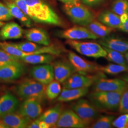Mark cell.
<instances>
[{"mask_svg": "<svg viewBox=\"0 0 128 128\" xmlns=\"http://www.w3.org/2000/svg\"><path fill=\"white\" fill-rule=\"evenodd\" d=\"M104 0H82L83 4L89 6H93L100 4Z\"/></svg>", "mask_w": 128, "mask_h": 128, "instance_id": "38", "label": "cell"}, {"mask_svg": "<svg viewBox=\"0 0 128 128\" xmlns=\"http://www.w3.org/2000/svg\"><path fill=\"white\" fill-rule=\"evenodd\" d=\"M21 61L0 67V79L10 81L17 79L25 73L26 68Z\"/></svg>", "mask_w": 128, "mask_h": 128, "instance_id": "14", "label": "cell"}, {"mask_svg": "<svg viewBox=\"0 0 128 128\" xmlns=\"http://www.w3.org/2000/svg\"><path fill=\"white\" fill-rule=\"evenodd\" d=\"M15 3L18 6L23 13L26 14L32 20L37 22V16L32 9L28 6L24 0H14Z\"/></svg>", "mask_w": 128, "mask_h": 128, "instance_id": "32", "label": "cell"}, {"mask_svg": "<svg viewBox=\"0 0 128 128\" xmlns=\"http://www.w3.org/2000/svg\"><path fill=\"white\" fill-rule=\"evenodd\" d=\"M0 121L8 128H26L32 122L18 112H14L0 117Z\"/></svg>", "mask_w": 128, "mask_h": 128, "instance_id": "16", "label": "cell"}, {"mask_svg": "<svg viewBox=\"0 0 128 128\" xmlns=\"http://www.w3.org/2000/svg\"><path fill=\"white\" fill-rule=\"evenodd\" d=\"M40 122V120L38 118L34 120H33V121H32L30 122V123L28 125L27 128H40V127H39Z\"/></svg>", "mask_w": 128, "mask_h": 128, "instance_id": "39", "label": "cell"}, {"mask_svg": "<svg viewBox=\"0 0 128 128\" xmlns=\"http://www.w3.org/2000/svg\"><path fill=\"white\" fill-rule=\"evenodd\" d=\"M46 86L35 80H23L15 88L17 96L23 100L34 98L42 102L46 99Z\"/></svg>", "mask_w": 128, "mask_h": 128, "instance_id": "3", "label": "cell"}, {"mask_svg": "<svg viewBox=\"0 0 128 128\" xmlns=\"http://www.w3.org/2000/svg\"><path fill=\"white\" fill-rule=\"evenodd\" d=\"M127 72H128L127 73L124 74V76L122 77V79L124 81H125L128 84V71Z\"/></svg>", "mask_w": 128, "mask_h": 128, "instance_id": "42", "label": "cell"}, {"mask_svg": "<svg viewBox=\"0 0 128 128\" xmlns=\"http://www.w3.org/2000/svg\"><path fill=\"white\" fill-rule=\"evenodd\" d=\"M102 78H105V75L100 71L94 74L74 72L63 83V88L68 89L89 88L98 79Z\"/></svg>", "mask_w": 128, "mask_h": 128, "instance_id": "6", "label": "cell"}, {"mask_svg": "<svg viewBox=\"0 0 128 128\" xmlns=\"http://www.w3.org/2000/svg\"><path fill=\"white\" fill-rule=\"evenodd\" d=\"M103 47L106 51V55L105 56V58L108 61L112 62L115 64L128 65L126 62L124 54L117 51L111 50L105 46Z\"/></svg>", "mask_w": 128, "mask_h": 128, "instance_id": "27", "label": "cell"}, {"mask_svg": "<svg viewBox=\"0 0 128 128\" xmlns=\"http://www.w3.org/2000/svg\"><path fill=\"white\" fill-rule=\"evenodd\" d=\"M72 110L86 126L94 122L100 116L99 110L91 102L81 99L72 106Z\"/></svg>", "mask_w": 128, "mask_h": 128, "instance_id": "7", "label": "cell"}, {"mask_svg": "<svg viewBox=\"0 0 128 128\" xmlns=\"http://www.w3.org/2000/svg\"><path fill=\"white\" fill-rule=\"evenodd\" d=\"M118 110L120 113L122 114L128 113V86L122 94Z\"/></svg>", "mask_w": 128, "mask_h": 128, "instance_id": "34", "label": "cell"}, {"mask_svg": "<svg viewBox=\"0 0 128 128\" xmlns=\"http://www.w3.org/2000/svg\"><path fill=\"white\" fill-rule=\"evenodd\" d=\"M64 12L74 23L86 26L94 20L95 16L92 12L80 2L76 4H64Z\"/></svg>", "mask_w": 128, "mask_h": 128, "instance_id": "4", "label": "cell"}, {"mask_svg": "<svg viewBox=\"0 0 128 128\" xmlns=\"http://www.w3.org/2000/svg\"><path fill=\"white\" fill-rule=\"evenodd\" d=\"M112 126L117 128H128V113L124 114L115 119Z\"/></svg>", "mask_w": 128, "mask_h": 128, "instance_id": "35", "label": "cell"}, {"mask_svg": "<svg viewBox=\"0 0 128 128\" xmlns=\"http://www.w3.org/2000/svg\"><path fill=\"white\" fill-rule=\"evenodd\" d=\"M23 30L18 24L12 22L5 24L0 30V39L16 40L22 37Z\"/></svg>", "mask_w": 128, "mask_h": 128, "instance_id": "19", "label": "cell"}, {"mask_svg": "<svg viewBox=\"0 0 128 128\" xmlns=\"http://www.w3.org/2000/svg\"><path fill=\"white\" fill-rule=\"evenodd\" d=\"M125 89L115 92H93L89 96L92 102L98 110H117L122 92Z\"/></svg>", "mask_w": 128, "mask_h": 128, "instance_id": "2", "label": "cell"}, {"mask_svg": "<svg viewBox=\"0 0 128 128\" xmlns=\"http://www.w3.org/2000/svg\"><path fill=\"white\" fill-rule=\"evenodd\" d=\"M99 71L109 74H117L128 71V65L117 64H109L105 66H100Z\"/></svg>", "mask_w": 128, "mask_h": 128, "instance_id": "28", "label": "cell"}, {"mask_svg": "<svg viewBox=\"0 0 128 128\" xmlns=\"http://www.w3.org/2000/svg\"><path fill=\"white\" fill-rule=\"evenodd\" d=\"M0 128H8V127L0 121Z\"/></svg>", "mask_w": 128, "mask_h": 128, "instance_id": "44", "label": "cell"}, {"mask_svg": "<svg viewBox=\"0 0 128 128\" xmlns=\"http://www.w3.org/2000/svg\"><path fill=\"white\" fill-rule=\"evenodd\" d=\"M88 92V88L72 89L63 88L58 96V101L60 102H68L78 100L86 95Z\"/></svg>", "mask_w": 128, "mask_h": 128, "instance_id": "21", "label": "cell"}, {"mask_svg": "<svg viewBox=\"0 0 128 128\" xmlns=\"http://www.w3.org/2000/svg\"><path fill=\"white\" fill-rule=\"evenodd\" d=\"M98 20L101 23L112 28H118L121 26L122 22L120 16L113 12L105 10L98 15Z\"/></svg>", "mask_w": 128, "mask_h": 128, "instance_id": "23", "label": "cell"}, {"mask_svg": "<svg viewBox=\"0 0 128 128\" xmlns=\"http://www.w3.org/2000/svg\"><path fill=\"white\" fill-rule=\"evenodd\" d=\"M14 18L8 7L0 2V21H8Z\"/></svg>", "mask_w": 128, "mask_h": 128, "instance_id": "36", "label": "cell"}, {"mask_svg": "<svg viewBox=\"0 0 128 128\" xmlns=\"http://www.w3.org/2000/svg\"><path fill=\"white\" fill-rule=\"evenodd\" d=\"M68 58L76 72L82 73H94L100 71V66L97 64L82 58L73 52H69Z\"/></svg>", "mask_w": 128, "mask_h": 128, "instance_id": "10", "label": "cell"}, {"mask_svg": "<svg viewBox=\"0 0 128 128\" xmlns=\"http://www.w3.org/2000/svg\"><path fill=\"white\" fill-rule=\"evenodd\" d=\"M87 28L97 37L104 38L112 32L114 28L109 27L100 22L94 20L87 25Z\"/></svg>", "mask_w": 128, "mask_h": 128, "instance_id": "26", "label": "cell"}, {"mask_svg": "<svg viewBox=\"0 0 128 128\" xmlns=\"http://www.w3.org/2000/svg\"><path fill=\"white\" fill-rule=\"evenodd\" d=\"M66 43L82 55L95 58H105L106 51L100 44L67 40Z\"/></svg>", "mask_w": 128, "mask_h": 128, "instance_id": "5", "label": "cell"}, {"mask_svg": "<svg viewBox=\"0 0 128 128\" xmlns=\"http://www.w3.org/2000/svg\"><path fill=\"white\" fill-rule=\"evenodd\" d=\"M112 11L120 16L124 14H128V1L127 0H116L112 4Z\"/></svg>", "mask_w": 128, "mask_h": 128, "instance_id": "31", "label": "cell"}, {"mask_svg": "<svg viewBox=\"0 0 128 128\" xmlns=\"http://www.w3.org/2000/svg\"><path fill=\"white\" fill-rule=\"evenodd\" d=\"M37 16V22L62 26L64 23L58 15L43 0H24Z\"/></svg>", "mask_w": 128, "mask_h": 128, "instance_id": "1", "label": "cell"}, {"mask_svg": "<svg viewBox=\"0 0 128 128\" xmlns=\"http://www.w3.org/2000/svg\"><path fill=\"white\" fill-rule=\"evenodd\" d=\"M55 58L50 54H37L28 55L20 58V61L30 64H50Z\"/></svg>", "mask_w": 128, "mask_h": 128, "instance_id": "25", "label": "cell"}, {"mask_svg": "<svg viewBox=\"0 0 128 128\" xmlns=\"http://www.w3.org/2000/svg\"><path fill=\"white\" fill-rule=\"evenodd\" d=\"M115 117L112 115H102L91 124V128H110L112 127V122Z\"/></svg>", "mask_w": 128, "mask_h": 128, "instance_id": "30", "label": "cell"}, {"mask_svg": "<svg viewBox=\"0 0 128 128\" xmlns=\"http://www.w3.org/2000/svg\"><path fill=\"white\" fill-rule=\"evenodd\" d=\"M101 45L122 54L128 52V40L114 37H106L99 41Z\"/></svg>", "mask_w": 128, "mask_h": 128, "instance_id": "20", "label": "cell"}, {"mask_svg": "<svg viewBox=\"0 0 128 128\" xmlns=\"http://www.w3.org/2000/svg\"><path fill=\"white\" fill-rule=\"evenodd\" d=\"M64 4H76L79 3L77 2L76 0H59Z\"/></svg>", "mask_w": 128, "mask_h": 128, "instance_id": "40", "label": "cell"}, {"mask_svg": "<svg viewBox=\"0 0 128 128\" xmlns=\"http://www.w3.org/2000/svg\"><path fill=\"white\" fill-rule=\"evenodd\" d=\"M2 1L9 9L10 12L14 18H17L22 24L26 27H31L32 26V20L23 13L14 0H2Z\"/></svg>", "mask_w": 128, "mask_h": 128, "instance_id": "22", "label": "cell"}, {"mask_svg": "<svg viewBox=\"0 0 128 128\" xmlns=\"http://www.w3.org/2000/svg\"><path fill=\"white\" fill-rule=\"evenodd\" d=\"M76 1L77 2H79V0H76Z\"/></svg>", "mask_w": 128, "mask_h": 128, "instance_id": "46", "label": "cell"}, {"mask_svg": "<svg viewBox=\"0 0 128 128\" xmlns=\"http://www.w3.org/2000/svg\"><path fill=\"white\" fill-rule=\"evenodd\" d=\"M39 127L40 128H51L50 126L48 124L46 123V122L44 121L40 120V124H39Z\"/></svg>", "mask_w": 128, "mask_h": 128, "instance_id": "41", "label": "cell"}, {"mask_svg": "<svg viewBox=\"0 0 128 128\" xmlns=\"http://www.w3.org/2000/svg\"><path fill=\"white\" fill-rule=\"evenodd\" d=\"M63 112L62 106L58 104L55 107L46 110L43 114L38 117L40 120L44 121L48 124L51 128L55 126L60 116Z\"/></svg>", "mask_w": 128, "mask_h": 128, "instance_id": "24", "label": "cell"}, {"mask_svg": "<svg viewBox=\"0 0 128 128\" xmlns=\"http://www.w3.org/2000/svg\"><path fill=\"white\" fill-rule=\"evenodd\" d=\"M30 74L34 80L46 86L54 79L53 66L50 64L38 65L32 67Z\"/></svg>", "mask_w": 128, "mask_h": 128, "instance_id": "12", "label": "cell"}, {"mask_svg": "<svg viewBox=\"0 0 128 128\" xmlns=\"http://www.w3.org/2000/svg\"><path fill=\"white\" fill-rule=\"evenodd\" d=\"M20 103L18 99L10 93L0 97V117L17 110Z\"/></svg>", "mask_w": 128, "mask_h": 128, "instance_id": "18", "label": "cell"}, {"mask_svg": "<svg viewBox=\"0 0 128 128\" xmlns=\"http://www.w3.org/2000/svg\"><path fill=\"white\" fill-rule=\"evenodd\" d=\"M124 57H125V60L126 61V62L128 64V52L125 53V54H124Z\"/></svg>", "mask_w": 128, "mask_h": 128, "instance_id": "43", "label": "cell"}, {"mask_svg": "<svg viewBox=\"0 0 128 128\" xmlns=\"http://www.w3.org/2000/svg\"><path fill=\"white\" fill-rule=\"evenodd\" d=\"M54 78L60 83H63L74 72H76L72 64L65 60H60L53 66Z\"/></svg>", "mask_w": 128, "mask_h": 128, "instance_id": "15", "label": "cell"}, {"mask_svg": "<svg viewBox=\"0 0 128 128\" xmlns=\"http://www.w3.org/2000/svg\"><path fill=\"white\" fill-rule=\"evenodd\" d=\"M120 16L122 24L119 30L128 33V14H124Z\"/></svg>", "mask_w": 128, "mask_h": 128, "instance_id": "37", "label": "cell"}, {"mask_svg": "<svg viewBox=\"0 0 128 128\" xmlns=\"http://www.w3.org/2000/svg\"><path fill=\"white\" fill-rule=\"evenodd\" d=\"M62 91L61 84L56 80H53L46 86V96L50 100H53L57 98Z\"/></svg>", "mask_w": 128, "mask_h": 128, "instance_id": "29", "label": "cell"}, {"mask_svg": "<svg viewBox=\"0 0 128 128\" xmlns=\"http://www.w3.org/2000/svg\"><path fill=\"white\" fill-rule=\"evenodd\" d=\"M58 36L67 40H78L86 39L96 40L99 38L88 28L76 26L60 32Z\"/></svg>", "mask_w": 128, "mask_h": 128, "instance_id": "13", "label": "cell"}, {"mask_svg": "<svg viewBox=\"0 0 128 128\" xmlns=\"http://www.w3.org/2000/svg\"><path fill=\"white\" fill-rule=\"evenodd\" d=\"M92 86L94 92H115L125 89L128 84L122 79L102 78L98 79Z\"/></svg>", "mask_w": 128, "mask_h": 128, "instance_id": "9", "label": "cell"}, {"mask_svg": "<svg viewBox=\"0 0 128 128\" xmlns=\"http://www.w3.org/2000/svg\"><path fill=\"white\" fill-rule=\"evenodd\" d=\"M24 35L28 41L43 46L50 45V40L48 33L41 28H32L26 30Z\"/></svg>", "mask_w": 128, "mask_h": 128, "instance_id": "17", "label": "cell"}, {"mask_svg": "<svg viewBox=\"0 0 128 128\" xmlns=\"http://www.w3.org/2000/svg\"><path fill=\"white\" fill-rule=\"evenodd\" d=\"M87 126L73 110L67 109L63 111L56 124V128H83Z\"/></svg>", "mask_w": 128, "mask_h": 128, "instance_id": "11", "label": "cell"}, {"mask_svg": "<svg viewBox=\"0 0 128 128\" xmlns=\"http://www.w3.org/2000/svg\"><path fill=\"white\" fill-rule=\"evenodd\" d=\"M41 102L34 98H30L19 105L17 112L24 117L32 121L38 118L42 113Z\"/></svg>", "mask_w": 128, "mask_h": 128, "instance_id": "8", "label": "cell"}, {"mask_svg": "<svg viewBox=\"0 0 128 128\" xmlns=\"http://www.w3.org/2000/svg\"><path fill=\"white\" fill-rule=\"evenodd\" d=\"M4 24L5 23H4V22H2L0 21V28L2 27Z\"/></svg>", "mask_w": 128, "mask_h": 128, "instance_id": "45", "label": "cell"}, {"mask_svg": "<svg viewBox=\"0 0 128 128\" xmlns=\"http://www.w3.org/2000/svg\"><path fill=\"white\" fill-rule=\"evenodd\" d=\"M18 61L20 60L18 58L10 55L2 48L0 49V67Z\"/></svg>", "mask_w": 128, "mask_h": 128, "instance_id": "33", "label": "cell"}]
</instances>
